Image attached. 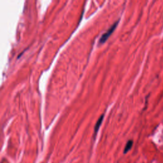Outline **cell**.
Returning <instances> with one entry per match:
<instances>
[{
    "instance_id": "obj_1",
    "label": "cell",
    "mask_w": 163,
    "mask_h": 163,
    "mask_svg": "<svg viewBox=\"0 0 163 163\" xmlns=\"http://www.w3.org/2000/svg\"><path fill=\"white\" fill-rule=\"evenodd\" d=\"M119 22V20H118L117 21H116V22H115V23L113 24L111 26V28H110L109 29H108V31H107L105 33H104L103 34V35L101 36V37L100 38L99 41V43L100 44H104L105 42L106 41V40H107L108 38H109V37L111 35V34L113 32V31L115 30V29H116V27L117 26Z\"/></svg>"
},
{
    "instance_id": "obj_2",
    "label": "cell",
    "mask_w": 163,
    "mask_h": 163,
    "mask_svg": "<svg viewBox=\"0 0 163 163\" xmlns=\"http://www.w3.org/2000/svg\"><path fill=\"white\" fill-rule=\"evenodd\" d=\"M103 118H104V115H102V116H101V117L99 118V119L98 120L97 122H96V125H95V127H94V137L96 136V134L98 133V130L100 128V126L103 122Z\"/></svg>"
},
{
    "instance_id": "obj_3",
    "label": "cell",
    "mask_w": 163,
    "mask_h": 163,
    "mask_svg": "<svg viewBox=\"0 0 163 163\" xmlns=\"http://www.w3.org/2000/svg\"><path fill=\"white\" fill-rule=\"evenodd\" d=\"M132 145H133V141L132 140H129L128 142H127L126 147L124 150V154H126L129 152V151L131 150V148H132Z\"/></svg>"
}]
</instances>
